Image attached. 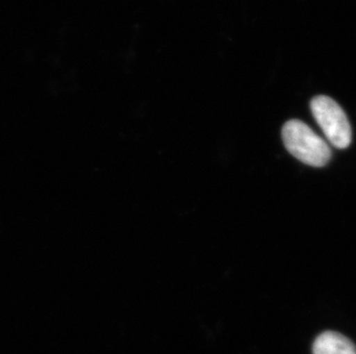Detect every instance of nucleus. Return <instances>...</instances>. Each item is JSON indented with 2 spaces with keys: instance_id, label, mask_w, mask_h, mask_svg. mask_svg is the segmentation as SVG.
Instances as JSON below:
<instances>
[{
  "instance_id": "obj_2",
  "label": "nucleus",
  "mask_w": 356,
  "mask_h": 354,
  "mask_svg": "<svg viewBox=\"0 0 356 354\" xmlns=\"http://www.w3.org/2000/svg\"><path fill=\"white\" fill-rule=\"evenodd\" d=\"M310 108L326 140L333 146L340 150L350 146L352 142L350 121L336 101L326 96H317L312 101Z\"/></svg>"
},
{
  "instance_id": "obj_3",
  "label": "nucleus",
  "mask_w": 356,
  "mask_h": 354,
  "mask_svg": "<svg viewBox=\"0 0 356 354\" xmlns=\"http://www.w3.org/2000/svg\"><path fill=\"white\" fill-rule=\"evenodd\" d=\"M314 354H356L353 342L334 331L319 335L314 343Z\"/></svg>"
},
{
  "instance_id": "obj_1",
  "label": "nucleus",
  "mask_w": 356,
  "mask_h": 354,
  "mask_svg": "<svg viewBox=\"0 0 356 354\" xmlns=\"http://www.w3.org/2000/svg\"><path fill=\"white\" fill-rule=\"evenodd\" d=\"M282 140L289 153L308 166L324 167L332 155L327 143L302 121L286 122Z\"/></svg>"
}]
</instances>
